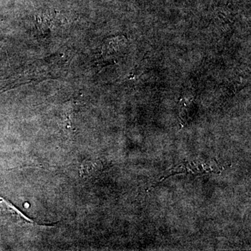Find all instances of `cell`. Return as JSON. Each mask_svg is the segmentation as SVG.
I'll return each instance as SVG.
<instances>
[{
    "label": "cell",
    "instance_id": "obj_1",
    "mask_svg": "<svg viewBox=\"0 0 251 251\" xmlns=\"http://www.w3.org/2000/svg\"><path fill=\"white\" fill-rule=\"evenodd\" d=\"M0 211L5 215L7 216L8 218L19 224L39 226L34 222V220L25 215L12 203L10 202L4 198L1 197V196H0Z\"/></svg>",
    "mask_w": 251,
    "mask_h": 251
}]
</instances>
